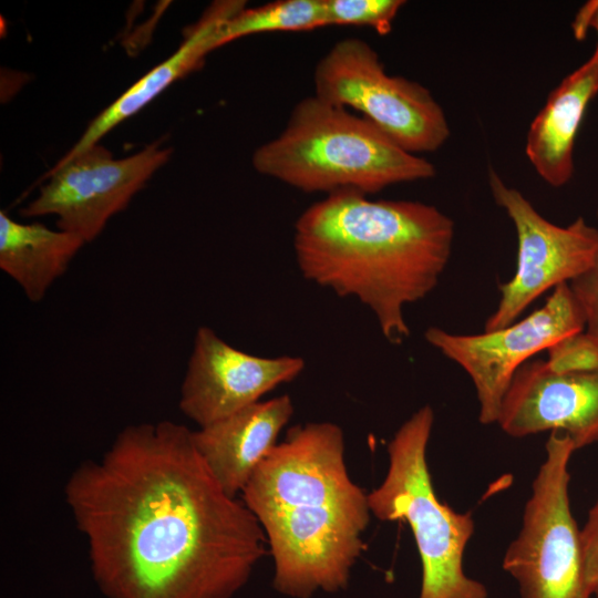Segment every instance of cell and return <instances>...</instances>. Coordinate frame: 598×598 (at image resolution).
<instances>
[{
  "mask_svg": "<svg viewBox=\"0 0 598 598\" xmlns=\"http://www.w3.org/2000/svg\"><path fill=\"white\" fill-rule=\"evenodd\" d=\"M64 496L107 598H233L267 554L256 516L172 421L123 429Z\"/></svg>",
  "mask_w": 598,
  "mask_h": 598,
  "instance_id": "obj_1",
  "label": "cell"
},
{
  "mask_svg": "<svg viewBox=\"0 0 598 598\" xmlns=\"http://www.w3.org/2000/svg\"><path fill=\"white\" fill-rule=\"evenodd\" d=\"M240 495L264 529L277 592L311 598L348 587L372 514L368 494L349 475L339 425L292 426Z\"/></svg>",
  "mask_w": 598,
  "mask_h": 598,
  "instance_id": "obj_2",
  "label": "cell"
},
{
  "mask_svg": "<svg viewBox=\"0 0 598 598\" xmlns=\"http://www.w3.org/2000/svg\"><path fill=\"white\" fill-rule=\"evenodd\" d=\"M453 239V220L435 206L343 190L299 216L293 249L307 280L357 298L399 343L410 336L404 307L436 287Z\"/></svg>",
  "mask_w": 598,
  "mask_h": 598,
  "instance_id": "obj_3",
  "label": "cell"
},
{
  "mask_svg": "<svg viewBox=\"0 0 598 598\" xmlns=\"http://www.w3.org/2000/svg\"><path fill=\"white\" fill-rule=\"evenodd\" d=\"M252 166L305 193L351 190L363 195L435 175L372 122L316 95L299 101L282 132L259 146Z\"/></svg>",
  "mask_w": 598,
  "mask_h": 598,
  "instance_id": "obj_4",
  "label": "cell"
},
{
  "mask_svg": "<svg viewBox=\"0 0 598 598\" xmlns=\"http://www.w3.org/2000/svg\"><path fill=\"white\" fill-rule=\"evenodd\" d=\"M433 424L434 411L424 405L394 433L386 474L368 494L370 512L382 522L410 526L422 567L419 598H487L486 587L463 569L475 528L472 514L454 511L434 491L426 461Z\"/></svg>",
  "mask_w": 598,
  "mask_h": 598,
  "instance_id": "obj_5",
  "label": "cell"
},
{
  "mask_svg": "<svg viewBox=\"0 0 598 598\" xmlns=\"http://www.w3.org/2000/svg\"><path fill=\"white\" fill-rule=\"evenodd\" d=\"M575 452L568 435L550 433L522 528L504 554L503 568L516 580L520 598H592L569 501V462Z\"/></svg>",
  "mask_w": 598,
  "mask_h": 598,
  "instance_id": "obj_6",
  "label": "cell"
},
{
  "mask_svg": "<svg viewBox=\"0 0 598 598\" xmlns=\"http://www.w3.org/2000/svg\"><path fill=\"white\" fill-rule=\"evenodd\" d=\"M315 95L362 113L412 154L433 152L450 136L443 109L417 82L389 75L377 51L364 40L344 38L318 61Z\"/></svg>",
  "mask_w": 598,
  "mask_h": 598,
  "instance_id": "obj_7",
  "label": "cell"
},
{
  "mask_svg": "<svg viewBox=\"0 0 598 598\" xmlns=\"http://www.w3.org/2000/svg\"><path fill=\"white\" fill-rule=\"evenodd\" d=\"M585 318L569 283L556 287L545 303L504 328L476 334L430 327L426 341L471 378L482 424L497 423L514 375L535 354L559 340L584 331Z\"/></svg>",
  "mask_w": 598,
  "mask_h": 598,
  "instance_id": "obj_8",
  "label": "cell"
},
{
  "mask_svg": "<svg viewBox=\"0 0 598 598\" xmlns=\"http://www.w3.org/2000/svg\"><path fill=\"white\" fill-rule=\"evenodd\" d=\"M488 183L495 203L514 224L517 260L513 277L499 286V301L487 318L484 331L517 321L527 307L547 290L578 277L591 264L598 243L597 227L590 226L582 217L565 227L555 225L492 169Z\"/></svg>",
  "mask_w": 598,
  "mask_h": 598,
  "instance_id": "obj_9",
  "label": "cell"
},
{
  "mask_svg": "<svg viewBox=\"0 0 598 598\" xmlns=\"http://www.w3.org/2000/svg\"><path fill=\"white\" fill-rule=\"evenodd\" d=\"M171 153V148L152 144L114 159L107 148L95 144L70 159H60L45 175L49 181L39 195L20 214L55 215L58 229L90 243L113 215L128 205Z\"/></svg>",
  "mask_w": 598,
  "mask_h": 598,
  "instance_id": "obj_10",
  "label": "cell"
},
{
  "mask_svg": "<svg viewBox=\"0 0 598 598\" xmlns=\"http://www.w3.org/2000/svg\"><path fill=\"white\" fill-rule=\"evenodd\" d=\"M305 369L299 357H257L238 350L213 329L199 327L181 386L179 409L199 427L221 420Z\"/></svg>",
  "mask_w": 598,
  "mask_h": 598,
  "instance_id": "obj_11",
  "label": "cell"
},
{
  "mask_svg": "<svg viewBox=\"0 0 598 598\" xmlns=\"http://www.w3.org/2000/svg\"><path fill=\"white\" fill-rule=\"evenodd\" d=\"M496 424L513 437L559 432L576 451L598 443V370L556 373L543 360L526 362L513 378Z\"/></svg>",
  "mask_w": 598,
  "mask_h": 598,
  "instance_id": "obj_12",
  "label": "cell"
},
{
  "mask_svg": "<svg viewBox=\"0 0 598 598\" xmlns=\"http://www.w3.org/2000/svg\"><path fill=\"white\" fill-rule=\"evenodd\" d=\"M293 411L291 398L282 394L193 431L199 455L229 496L241 494L259 464L278 443Z\"/></svg>",
  "mask_w": 598,
  "mask_h": 598,
  "instance_id": "obj_13",
  "label": "cell"
},
{
  "mask_svg": "<svg viewBox=\"0 0 598 598\" xmlns=\"http://www.w3.org/2000/svg\"><path fill=\"white\" fill-rule=\"evenodd\" d=\"M598 94V51L568 74L533 120L525 152L537 174L559 187L574 173L576 136L590 101Z\"/></svg>",
  "mask_w": 598,
  "mask_h": 598,
  "instance_id": "obj_14",
  "label": "cell"
},
{
  "mask_svg": "<svg viewBox=\"0 0 598 598\" xmlns=\"http://www.w3.org/2000/svg\"><path fill=\"white\" fill-rule=\"evenodd\" d=\"M245 7L246 2L239 0L212 3L199 21L187 31L176 52L154 66L102 111L61 161L70 159L99 144L106 133L142 110L173 82L199 68L205 56L215 50L214 39L219 27Z\"/></svg>",
  "mask_w": 598,
  "mask_h": 598,
  "instance_id": "obj_15",
  "label": "cell"
},
{
  "mask_svg": "<svg viewBox=\"0 0 598 598\" xmlns=\"http://www.w3.org/2000/svg\"><path fill=\"white\" fill-rule=\"evenodd\" d=\"M85 241L40 223L23 224L0 212V268L30 301L43 299Z\"/></svg>",
  "mask_w": 598,
  "mask_h": 598,
  "instance_id": "obj_16",
  "label": "cell"
},
{
  "mask_svg": "<svg viewBox=\"0 0 598 598\" xmlns=\"http://www.w3.org/2000/svg\"><path fill=\"white\" fill-rule=\"evenodd\" d=\"M328 25L324 0H278L243 8L217 30L214 48L239 38L267 32L310 31Z\"/></svg>",
  "mask_w": 598,
  "mask_h": 598,
  "instance_id": "obj_17",
  "label": "cell"
},
{
  "mask_svg": "<svg viewBox=\"0 0 598 598\" xmlns=\"http://www.w3.org/2000/svg\"><path fill=\"white\" fill-rule=\"evenodd\" d=\"M403 0H324L328 25H362L388 34Z\"/></svg>",
  "mask_w": 598,
  "mask_h": 598,
  "instance_id": "obj_18",
  "label": "cell"
},
{
  "mask_svg": "<svg viewBox=\"0 0 598 598\" xmlns=\"http://www.w3.org/2000/svg\"><path fill=\"white\" fill-rule=\"evenodd\" d=\"M545 361L556 373H584L598 370V339L580 331L556 342Z\"/></svg>",
  "mask_w": 598,
  "mask_h": 598,
  "instance_id": "obj_19",
  "label": "cell"
},
{
  "mask_svg": "<svg viewBox=\"0 0 598 598\" xmlns=\"http://www.w3.org/2000/svg\"><path fill=\"white\" fill-rule=\"evenodd\" d=\"M569 287L584 315L585 331L598 339V243L591 264Z\"/></svg>",
  "mask_w": 598,
  "mask_h": 598,
  "instance_id": "obj_20",
  "label": "cell"
},
{
  "mask_svg": "<svg viewBox=\"0 0 598 598\" xmlns=\"http://www.w3.org/2000/svg\"><path fill=\"white\" fill-rule=\"evenodd\" d=\"M586 580L592 598H598V499L580 530Z\"/></svg>",
  "mask_w": 598,
  "mask_h": 598,
  "instance_id": "obj_21",
  "label": "cell"
},
{
  "mask_svg": "<svg viewBox=\"0 0 598 598\" xmlns=\"http://www.w3.org/2000/svg\"><path fill=\"white\" fill-rule=\"evenodd\" d=\"M589 28L596 30L598 40V0L585 3L577 12L573 22V31L578 40L585 38ZM596 50L598 51V41Z\"/></svg>",
  "mask_w": 598,
  "mask_h": 598,
  "instance_id": "obj_22",
  "label": "cell"
}]
</instances>
